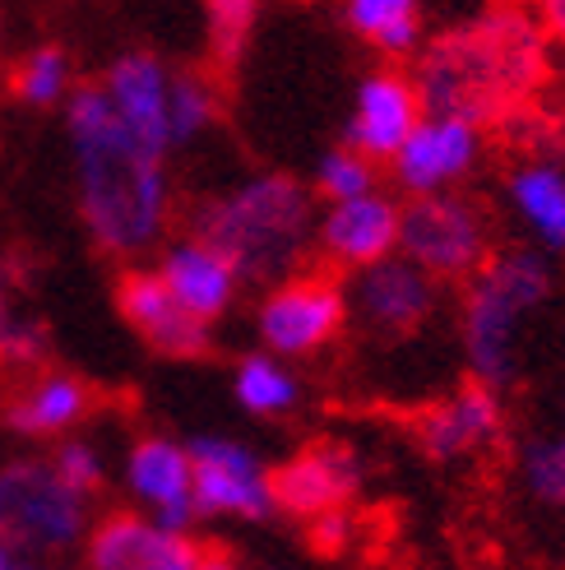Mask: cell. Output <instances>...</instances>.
<instances>
[{"label":"cell","instance_id":"6da1fadb","mask_svg":"<svg viewBox=\"0 0 565 570\" xmlns=\"http://www.w3.org/2000/svg\"><path fill=\"white\" fill-rule=\"evenodd\" d=\"M61 107L75 154V205L93 246L117 261L153 250L172 223L167 154L126 130L98 79L75 83Z\"/></svg>","mask_w":565,"mask_h":570},{"label":"cell","instance_id":"7a4b0ae2","mask_svg":"<svg viewBox=\"0 0 565 570\" xmlns=\"http://www.w3.org/2000/svg\"><path fill=\"white\" fill-rule=\"evenodd\" d=\"M543 75V33L515 10H492L440 33L422 51L413 83L427 111H449V117L483 126L528 102Z\"/></svg>","mask_w":565,"mask_h":570},{"label":"cell","instance_id":"3957f363","mask_svg":"<svg viewBox=\"0 0 565 570\" xmlns=\"http://www.w3.org/2000/svg\"><path fill=\"white\" fill-rule=\"evenodd\" d=\"M316 190L288 173H260L205 199L190 218V233L228 255L241 283H278L316 246Z\"/></svg>","mask_w":565,"mask_h":570},{"label":"cell","instance_id":"277c9868","mask_svg":"<svg viewBox=\"0 0 565 570\" xmlns=\"http://www.w3.org/2000/svg\"><path fill=\"white\" fill-rule=\"evenodd\" d=\"M464 293V353L473 366V381L492 390L515 385L524 325L538 316L552 297V265L538 250H492Z\"/></svg>","mask_w":565,"mask_h":570},{"label":"cell","instance_id":"5b68a950","mask_svg":"<svg viewBox=\"0 0 565 570\" xmlns=\"http://www.w3.org/2000/svg\"><path fill=\"white\" fill-rule=\"evenodd\" d=\"M93 524V501L51 469L47 454L0 464V543L19 557H66Z\"/></svg>","mask_w":565,"mask_h":570},{"label":"cell","instance_id":"8992f818","mask_svg":"<svg viewBox=\"0 0 565 570\" xmlns=\"http://www.w3.org/2000/svg\"><path fill=\"white\" fill-rule=\"evenodd\" d=\"M492 218L473 195H413L399 209V250L436 283H464L492 255Z\"/></svg>","mask_w":565,"mask_h":570},{"label":"cell","instance_id":"52a82bcc","mask_svg":"<svg viewBox=\"0 0 565 570\" xmlns=\"http://www.w3.org/2000/svg\"><path fill=\"white\" fill-rule=\"evenodd\" d=\"M348 325V288L334 274H310L293 269L265 293L256 311V334L265 353L293 362V357H316L329 348Z\"/></svg>","mask_w":565,"mask_h":570},{"label":"cell","instance_id":"ba28073f","mask_svg":"<svg viewBox=\"0 0 565 570\" xmlns=\"http://www.w3.org/2000/svg\"><path fill=\"white\" fill-rule=\"evenodd\" d=\"M190 454V497L200 520H250L260 524L274 515L269 464L250 445L232 436H195Z\"/></svg>","mask_w":565,"mask_h":570},{"label":"cell","instance_id":"9c48e42d","mask_svg":"<svg viewBox=\"0 0 565 570\" xmlns=\"http://www.w3.org/2000/svg\"><path fill=\"white\" fill-rule=\"evenodd\" d=\"M436 306H440V283L422 265H413L404 250L357 269L353 288H348V316H357L380 338L417 334L436 316Z\"/></svg>","mask_w":565,"mask_h":570},{"label":"cell","instance_id":"30bf717a","mask_svg":"<svg viewBox=\"0 0 565 570\" xmlns=\"http://www.w3.org/2000/svg\"><path fill=\"white\" fill-rule=\"evenodd\" d=\"M483 163V126H473L449 111H422L413 135L394 149L389 167L404 195H436L455 190L459 181L473 177V167Z\"/></svg>","mask_w":565,"mask_h":570},{"label":"cell","instance_id":"8fae6325","mask_svg":"<svg viewBox=\"0 0 565 570\" xmlns=\"http://www.w3.org/2000/svg\"><path fill=\"white\" fill-rule=\"evenodd\" d=\"M200 538L158 524L145 510H107L83 533V570H190Z\"/></svg>","mask_w":565,"mask_h":570},{"label":"cell","instance_id":"7c38bea8","mask_svg":"<svg viewBox=\"0 0 565 570\" xmlns=\"http://www.w3.org/2000/svg\"><path fill=\"white\" fill-rule=\"evenodd\" d=\"M274 510L293 520H316L325 510H344L361 492V454L344 441H316L269 469Z\"/></svg>","mask_w":565,"mask_h":570},{"label":"cell","instance_id":"4fadbf2b","mask_svg":"<svg viewBox=\"0 0 565 570\" xmlns=\"http://www.w3.org/2000/svg\"><path fill=\"white\" fill-rule=\"evenodd\" d=\"M422 94L413 83V70L404 66H376L366 70L357 94H353V111H348V130H344V145L366 154L371 163H389L394 149L413 135V126L422 121Z\"/></svg>","mask_w":565,"mask_h":570},{"label":"cell","instance_id":"5bb4252c","mask_svg":"<svg viewBox=\"0 0 565 570\" xmlns=\"http://www.w3.org/2000/svg\"><path fill=\"white\" fill-rule=\"evenodd\" d=\"M117 311L158 357L195 362V357H209V348H214V330L200 316H190V311L167 293L158 269H139V265L126 269L117 278Z\"/></svg>","mask_w":565,"mask_h":570},{"label":"cell","instance_id":"9a60e30c","mask_svg":"<svg viewBox=\"0 0 565 570\" xmlns=\"http://www.w3.org/2000/svg\"><path fill=\"white\" fill-rule=\"evenodd\" d=\"M399 199L385 195L380 186L353 195V199H334L325 214L316 218V246L334 269H366L399 250Z\"/></svg>","mask_w":565,"mask_h":570},{"label":"cell","instance_id":"2e32d148","mask_svg":"<svg viewBox=\"0 0 565 570\" xmlns=\"http://www.w3.org/2000/svg\"><path fill=\"white\" fill-rule=\"evenodd\" d=\"M93 409H98V390L83 376L61 372V366H38L0 404V417L23 441H61L75 436V426L89 422Z\"/></svg>","mask_w":565,"mask_h":570},{"label":"cell","instance_id":"e0dca14e","mask_svg":"<svg viewBox=\"0 0 565 570\" xmlns=\"http://www.w3.org/2000/svg\"><path fill=\"white\" fill-rule=\"evenodd\" d=\"M126 488L145 515H153L158 524L177 533H190L195 520H200L190 497V454L172 436L149 432L126 450Z\"/></svg>","mask_w":565,"mask_h":570},{"label":"cell","instance_id":"ac0fdd59","mask_svg":"<svg viewBox=\"0 0 565 570\" xmlns=\"http://www.w3.org/2000/svg\"><path fill=\"white\" fill-rule=\"evenodd\" d=\"M500 432H505L500 390H492L483 381L459 385L455 394H445L440 404L422 409V417H417V445L440 464L468 460V454L496 445Z\"/></svg>","mask_w":565,"mask_h":570},{"label":"cell","instance_id":"d6986e66","mask_svg":"<svg viewBox=\"0 0 565 570\" xmlns=\"http://www.w3.org/2000/svg\"><path fill=\"white\" fill-rule=\"evenodd\" d=\"M111 111L139 135L149 149L172 154V130H167V89H172V66L153 51H126L98 79Z\"/></svg>","mask_w":565,"mask_h":570},{"label":"cell","instance_id":"ffe728a7","mask_svg":"<svg viewBox=\"0 0 565 570\" xmlns=\"http://www.w3.org/2000/svg\"><path fill=\"white\" fill-rule=\"evenodd\" d=\"M158 278L167 283V293H172L190 311V316H200L205 325L228 316L232 302H237V288H241V274L232 269L228 255L214 250L209 242H200L195 233L162 246Z\"/></svg>","mask_w":565,"mask_h":570},{"label":"cell","instance_id":"44dd1931","mask_svg":"<svg viewBox=\"0 0 565 570\" xmlns=\"http://www.w3.org/2000/svg\"><path fill=\"white\" fill-rule=\"evenodd\" d=\"M505 199L524 233L543 250H565V167L556 158H524L505 177Z\"/></svg>","mask_w":565,"mask_h":570},{"label":"cell","instance_id":"7402d4cb","mask_svg":"<svg viewBox=\"0 0 565 570\" xmlns=\"http://www.w3.org/2000/svg\"><path fill=\"white\" fill-rule=\"evenodd\" d=\"M338 10L353 33L385 61L422 51V0H338Z\"/></svg>","mask_w":565,"mask_h":570},{"label":"cell","instance_id":"603a6c76","mask_svg":"<svg viewBox=\"0 0 565 570\" xmlns=\"http://www.w3.org/2000/svg\"><path fill=\"white\" fill-rule=\"evenodd\" d=\"M232 394L250 417H288L301 399V381L293 376V366L274 353H246L232 372Z\"/></svg>","mask_w":565,"mask_h":570},{"label":"cell","instance_id":"cb8c5ba5","mask_svg":"<svg viewBox=\"0 0 565 570\" xmlns=\"http://www.w3.org/2000/svg\"><path fill=\"white\" fill-rule=\"evenodd\" d=\"M6 83H10V98L23 107H61L66 94L75 89V70H70L66 47L42 42L33 51H23L10 66Z\"/></svg>","mask_w":565,"mask_h":570},{"label":"cell","instance_id":"d4e9b609","mask_svg":"<svg viewBox=\"0 0 565 570\" xmlns=\"http://www.w3.org/2000/svg\"><path fill=\"white\" fill-rule=\"evenodd\" d=\"M218 83L200 70H172V89H167V130H172V149L200 139L218 121Z\"/></svg>","mask_w":565,"mask_h":570},{"label":"cell","instance_id":"484cf974","mask_svg":"<svg viewBox=\"0 0 565 570\" xmlns=\"http://www.w3.org/2000/svg\"><path fill=\"white\" fill-rule=\"evenodd\" d=\"M519 478L528 497L538 505L565 510V413L556 417L552 432L528 436L519 450Z\"/></svg>","mask_w":565,"mask_h":570},{"label":"cell","instance_id":"4316f807","mask_svg":"<svg viewBox=\"0 0 565 570\" xmlns=\"http://www.w3.org/2000/svg\"><path fill=\"white\" fill-rule=\"evenodd\" d=\"M376 186H380V163H371L348 145H338L316 163V186L310 190H316L325 205H334V199H353V195H366Z\"/></svg>","mask_w":565,"mask_h":570},{"label":"cell","instance_id":"83f0119b","mask_svg":"<svg viewBox=\"0 0 565 570\" xmlns=\"http://www.w3.org/2000/svg\"><path fill=\"white\" fill-rule=\"evenodd\" d=\"M260 19V0H205V23H209V47L218 66H237L250 33Z\"/></svg>","mask_w":565,"mask_h":570},{"label":"cell","instance_id":"f1b7e54d","mask_svg":"<svg viewBox=\"0 0 565 570\" xmlns=\"http://www.w3.org/2000/svg\"><path fill=\"white\" fill-rule=\"evenodd\" d=\"M47 460H51V469L61 473L75 492H83L89 501H98L102 482H107V464H102L98 445L79 441V436H61V441H56V450L47 454Z\"/></svg>","mask_w":565,"mask_h":570},{"label":"cell","instance_id":"f546056e","mask_svg":"<svg viewBox=\"0 0 565 570\" xmlns=\"http://www.w3.org/2000/svg\"><path fill=\"white\" fill-rule=\"evenodd\" d=\"M348 538H353V515H348V505H344V510H325V515L306 520V543L316 548L320 557H338V552L348 548Z\"/></svg>","mask_w":565,"mask_h":570},{"label":"cell","instance_id":"4dcf8cb0","mask_svg":"<svg viewBox=\"0 0 565 570\" xmlns=\"http://www.w3.org/2000/svg\"><path fill=\"white\" fill-rule=\"evenodd\" d=\"M190 570H241L232 552H222V548H200V557H195Z\"/></svg>","mask_w":565,"mask_h":570},{"label":"cell","instance_id":"1f68e13d","mask_svg":"<svg viewBox=\"0 0 565 570\" xmlns=\"http://www.w3.org/2000/svg\"><path fill=\"white\" fill-rule=\"evenodd\" d=\"M538 14L547 23V33L565 42V0H538Z\"/></svg>","mask_w":565,"mask_h":570},{"label":"cell","instance_id":"d6a6232c","mask_svg":"<svg viewBox=\"0 0 565 570\" xmlns=\"http://www.w3.org/2000/svg\"><path fill=\"white\" fill-rule=\"evenodd\" d=\"M23 570H70L61 557H23Z\"/></svg>","mask_w":565,"mask_h":570},{"label":"cell","instance_id":"836d02e7","mask_svg":"<svg viewBox=\"0 0 565 570\" xmlns=\"http://www.w3.org/2000/svg\"><path fill=\"white\" fill-rule=\"evenodd\" d=\"M0 570H23V557L10 543H0Z\"/></svg>","mask_w":565,"mask_h":570}]
</instances>
